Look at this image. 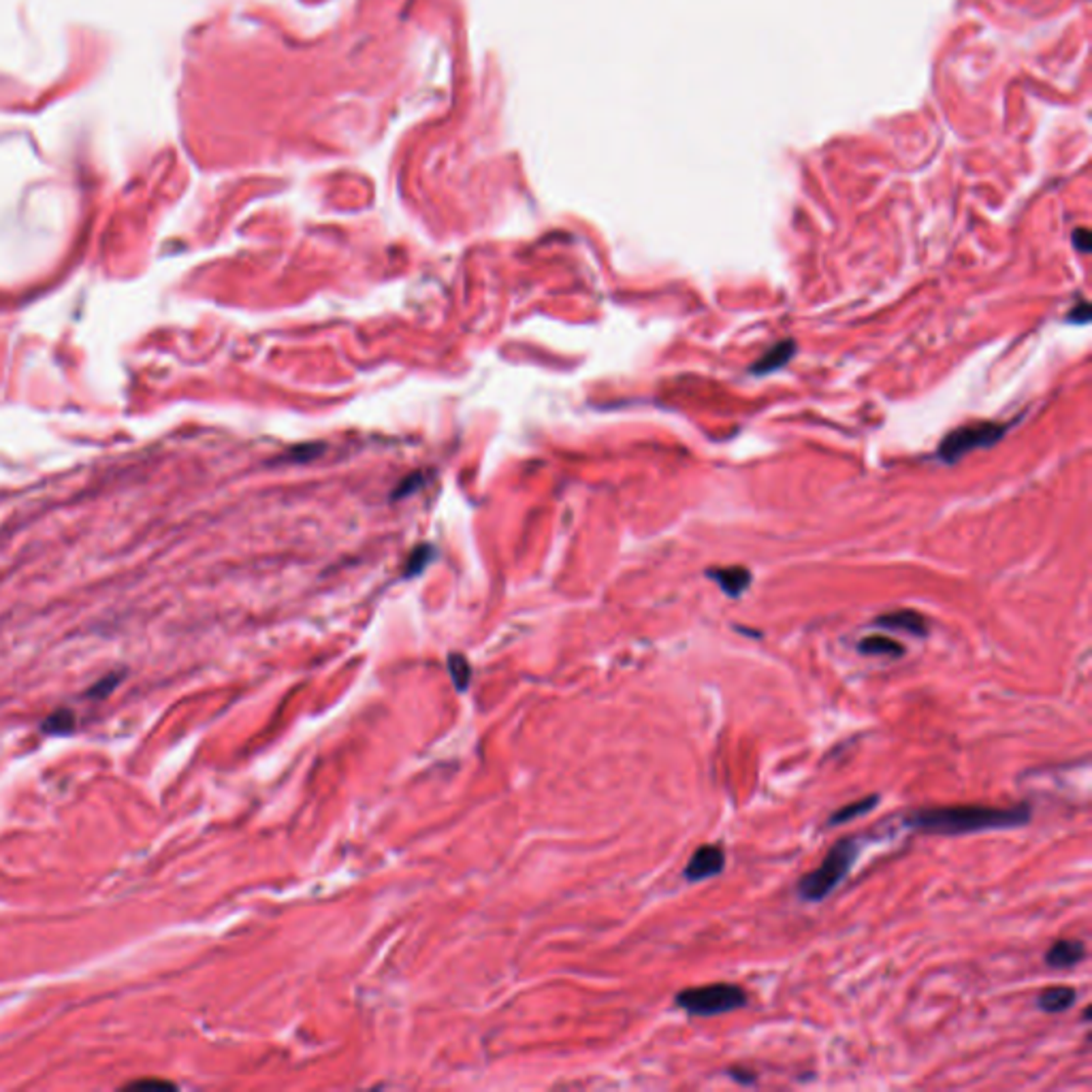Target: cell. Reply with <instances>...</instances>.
Returning a JSON list of instances; mask_svg holds the SVG:
<instances>
[{
  "label": "cell",
  "instance_id": "cell-6",
  "mask_svg": "<svg viewBox=\"0 0 1092 1092\" xmlns=\"http://www.w3.org/2000/svg\"><path fill=\"white\" fill-rule=\"evenodd\" d=\"M1086 958V945L1079 939H1059L1046 952V965L1054 971L1077 967Z\"/></svg>",
  "mask_w": 1092,
  "mask_h": 1092
},
{
  "label": "cell",
  "instance_id": "cell-17",
  "mask_svg": "<svg viewBox=\"0 0 1092 1092\" xmlns=\"http://www.w3.org/2000/svg\"><path fill=\"white\" fill-rule=\"evenodd\" d=\"M1088 319H1090V308H1088V303H1086V301L1079 303V305H1077V310H1071V312H1070V321H1071V323H1073V321H1075V323H1088Z\"/></svg>",
  "mask_w": 1092,
  "mask_h": 1092
},
{
  "label": "cell",
  "instance_id": "cell-2",
  "mask_svg": "<svg viewBox=\"0 0 1092 1092\" xmlns=\"http://www.w3.org/2000/svg\"><path fill=\"white\" fill-rule=\"evenodd\" d=\"M860 850H862V841L858 837L839 839L828 850L826 858L821 860L817 868H813L811 873H807L798 879L796 884L798 896H801L805 902L826 900L832 892L848 879L855 860H858Z\"/></svg>",
  "mask_w": 1092,
  "mask_h": 1092
},
{
  "label": "cell",
  "instance_id": "cell-9",
  "mask_svg": "<svg viewBox=\"0 0 1092 1092\" xmlns=\"http://www.w3.org/2000/svg\"><path fill=\"white\" fill-rule=\"evenodd\" d=\"M707 574H709V579H713L715 583L721 587L723 593L732 595V597L741 595L751 583L749 570L741 568V566H736V568H713Z\"/></svg>",
  "mask_w": 1092,
  "mask_h": 1092
},
{
  "label": "cell",
  "instance_id": "cell-13",
  "mask_svg": "<svg viewBox=\"0 0 1092 1092\" xmlns=\"http://www.w3.org/2000/svg\"><path fill=\"white\" fill-rule=\"evenodd\" d=\"M73 725H75V715L66 711V709H63V711H56L54 715L47 718V721L43 723V730L47 734H65V732L73 730Z\"/></svg>",
  "mask_w": 1092,
  "mask_h": 1092
},
{
  "label": "cell",
  "instance_id": "cell-10",
  "mask_svg": "<svg viewBox=\"0 0 1092 1092\" xmlns=\"http://www.w3.org/2000/svg\"><path fill=\"white\" fill-rule=\"evenodd\" d=\"M794 352H796V344L792 342V339H785V342H779L777 346H772L764 357L758 359L754 363V368H751V371L758 373V375H766V373L777 371V370L785 368V363H788L794 357Z\"/></svg>",
  "mask_w": 1092,
  "mask_h": 1092
},
{
  "label": "cell",
  "instance_id": "cell-3",
  "mask_svg": "<svg viewBox=\"0 0 1092 1092\" xmlns=\"http://www.w3.org/2000/svg\"><path fill=\"white\" fill-rule=\"evenodd\" d=\"M747 1001L749 996L741 985L723 983V982L680 990L675 996L677 1007L683 1009V1012H687L689 1016H698V1018H713V1016L736 1012V1009H743Z\"/></svg>",
  "mask_w": 1092,
  "mask_h": 1092
},
{
  "label": "cell",
  "instance_id": "cell-8",
  "mask_svg": "<svg viewBox=\"0 0 1092 1092\" xmlns=\"http://www.w3.org/2000/svg\"><path fill=\"white\" fill-rule=\"evenodd\" d=\"M1077 1001V992L1070 985H1052L1037 996V1007L1046 1014H1063Z\"/></svg>",
  "mask_w": 1092,
  "mask_h": 1092
},
{
  "label": "cell",
  "instance_id": "cell-16",
  "mask_svg": "<svg viewBox=\"0 0 1092 1092\" xmlns=\"http://www.w3.org/2000/svg\"><path fill=\"white\" fill-rule=\"evenodd\" d=\"M1073 243L1079 252H1088L1090 250V235L1086 229H1077L1073 233Z\"/></svg>",
  "mask_w": 1092,
  "mask_h": 1092
},
{
  "label": "cell",
  "instance_id": "cell-4",
  "mask_svg": "<svg viewBox=\"0 0 1092 1092\" xmlns=\"http://www.w3.org/2000/svg\"><path fill=\"white\" fill-rule=\"evenodd\" d=\"M1005 431L1007 425H1003V422H992V420L969 422V425H962L952 433H947L937 453L945 463H956L971 451L990 449V446H994L1005 436Z\"/></svg>",
  "mask_w": 1092,
  "mask_h": 1092
},
{
  "label": "cell",
  "instance_id": "cell-5",
  "mask_svg": "<svg viewBox=\"0 0 1092 1092\" xmlns=\"http://www.w3.org/2000/svg\"><path fill=\"white\" fill-rule=\"evenodd\" d=\"M723 868H725V852L721 845H702V848H698L694 853H691L683 873L689 884H700V882H707L711 877L721 875Z\"/></svg>",
  "mask_w": 1092,
  "mask_h": 1092
},
{
  "label": "cell",
  "instance_id": "cell-12",
  "mask_svg": "<svg viewBox=\"0 0 1092 1092\" xmlns=\"http://www.w3.org/2000/svg\"><path fill=\"white\" fill-rule=\"evenodd\" d=\"M858 651H860L862 655L895 657V660H898V657L905 655V647H902L900 642L892 640V638H888V636H879V633H877V636H866V638H862V640L858 642Z\"/></svg>",
  "mask_w": 1092,
  "mask_h": 1092
},
{
  "label": "cell",
  "instance_id": "cell-15",
  "mask_svg": "<svg viewBox=\"0 0 1092 1092\" xmlns=\"http://www.w3.org/2000/svg\"><path fill=\"white\" fill-rule=\"evenodd\" d=\"M727 1073H730V1077L734 1079V1082L743 1084V1086L756 1084V1073H754V1071H749V1070H741V1067H734V1070H730Z\"/></svg>",
  "mask_w": 1092,
  "mask_h": 1092
},
{
  "label": "cell",
  "instance_id": "cell-11",
  "mask_svg": "<svg viewBox=\"0 0 1092 1092\" xmlns=\"http://www.w3.org/2000/svg\"><path fill=\"white\" fill-rule=\"evenodd\" d=\"M879 805V794H871V796H864L860 801L845 805L841 808H837L835 813H830L828 821H826V828H835V826H843V824H850V821L858 819L866 813H871L873 808Z\"/></svg>",
  "mask_w": 1092,
  "mask_h": 1092
},
{
  "label": "cell",
  "instance_id": "cell-1",
  "mask_svg": "<svg viewBox=\"0 0 1092 1092\" xmlns=\"http://www.w3.org/2000/svg\"><path fill=\"white\" fill-rule=\"evenodd\" d=\"M1032 817V808L1026 803L1014 807H985V805H956V807H926L902 817V826L922 832V835H976L988 830H1014L1026 826Z\"/></svg>",
  "mask_w": 1092,
  "mask_h": 1092
},
{
  "label": "cell",
  "instance_id": "cell-7",
  "mask_svg": "<svg viewBox=\"0 0 1092 1092\" xmlns=\"http://www.w3.org/2000/svg\"><path fill=\"white\" fill-rule=\"evenodd\" d=\"M875 626L886 630L907 632L911 636H918V638L929 636V621H926L924 615L915 613V610H895V613L879 615L875 619Z\"/></svg>",
  "mask_w": 1092,
  "mask_h": 1092
},
{
  "label": "cell",
  "instance_id": "cell-14",
  "mask_svg": "<svg viewBox=\"0 0 1092 1092\" xmlns=\"http://www.w3.org/2000/svg\"><path fill=\"white\" fill-rule=\"evenodd\" d=\"M451 675H453L455 685L463 691V689L467 687V683H469V677H472V673H469V666L465 664V660H463L461 655H453V657H451Z\"/></svg>",
  "mask_w": 1092,
  "mask_h": 1092
}]
</instances>
